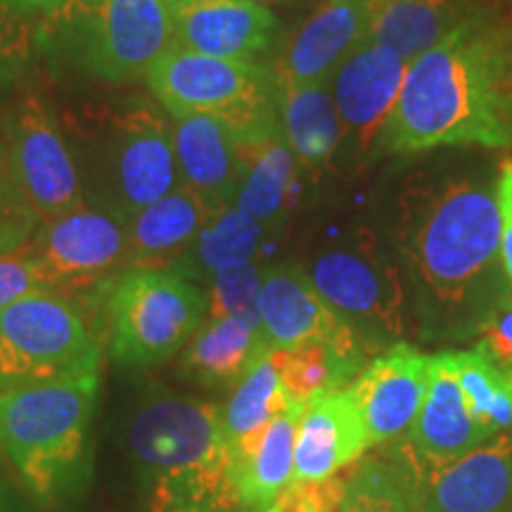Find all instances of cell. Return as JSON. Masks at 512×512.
<instances>
[{
  "mask_svg": "<svg viewBox=\"0 0 512 512\" xmlns=\"http://www.w3.org/2000/svg\"><path fill=\"white\" fill-rule=\"evenodd\" d=\"M287 406H290V399L285 394L283 380H280L271 354H266L235 387L233 399L223 411L228 446L264 430L268 422L283 413Z\"/></svg>",
  "mask_w": 512,
  "mask_h": 512,
  "instance_id": "32",
  "label": "cell"
},
{
  "mask_svg": "<svg viewBox=\"0 0 512 512\" xmlns=\"http://www.w3.org/2000/svg\"><path fill=\"white\" fill-rule=\"evenodd\" d=\"M176 43L223 60H254L278 27L271 8L249 0H192L174 12Z\"/></svg>",
  "mask_w": 512,
  "mask_h": 512,
  "instance_id": "21",
  "label": "cell"
},
{
  "mask_svg": "<svg viewBox=\"0 0 512 512\" xmlns=\"http://www.w3.org/2000/svg\"><path fill=\"white\" fill-rule=\"evenodd\" d=\"M261 268L252 261L228 266L211 275L209 287V318H235L252 330H261L259 318V290Z\"/></svg>",
  "mask_w": 512,
  "mask_h": 512,
  "instance_id": "33",
  "label": "cell"
},
{
  "mask_svg": "<svg viewBox=\"0 0 512 512\" xmlns=\"http://www.w3.org/2000/svg\"><path fill=\"white\" fill-rule=\"evenodd\" d=\"M373 15L366 0H325L287 38L275 83H330L342 62L368 38Z\"/></svg>",
  "mask_w": 512,
  "mask_h": 512,
  "instance_id": "18",
  "label": "cell"
},
{
  "mask_svg": "<svg viewBox=\"0 0 512 512\" xmlns=\"http://www.w3.org/2000/svg\"><path fill=\"white\" fill-rule=\"evenodd\" d=\"M60 294V287L29 247L0 256V311L31 294Z\"/></svg>",
  "mask_w": 512,
  "mask_h": 512,
  "instance_id": "34",
  "label": "cell"
},
{
  "mask_svg": "<svg viewBox=\"0 0 512 512\" xmlns=\"http://www.w3.org/2000/svg\"><path fill=\"white\" fill-rule=\"evenodd\" d=\"M408 64L394 50L366 38L332 76L330 91L339 128L361 155L382 147L384 128L392 119Z\"/></svg>",
  "mask_w": 512,
  "mask_h": 512,
  "instance_id": "14",
  "label": "cell"
},
{
  "mask_svg": "<svg viewBox=\"0 0 512 512\" xmlns=\"http://www.w3.org/2000/svg\"><path fill=\"white\" fill-rule=\"evenodd\" d=\"M510 100H512V79H510Z\"/></svg>",
  "mask_w": 512,
  "mask_h": 512,
  "instance_id": "45",
  "label": "cell"
},
{
  "mask_svg": "<svg viewBox=\"0 0 512 512\" xmlns=\"http://www.w3.org/2000/svg\"><path fill=\"white\" fill-rule=\"evenodd\" d=\"M512 100L498 36L463 22L408 64L382 147L413 155L444 145L505 147Z\"/></svg>",
  "mask_w": 512,
  "mask_h": 512,
  "instance_id": "2",
  "label": "cell"
},
{
  "mask_svg": "<svg viewBox=\"0 0 512 512\" xmlns=\"http://www.w3.org/2000/svg\"><path fill=\"white\" fill-rule=\"evenodd\" d=\"M36 226L38 219L12 178L8 157H0V256L27 247Z\"/></svg>",
  "mask_w": 512,
  "mask_h": 512,
  "instance_id": "35",
  "label": "cell"
},
{
  "mask_svg": "<svg viewBox=\"0 0 512 512\" xmlns=\"http://www.w3.org/2000/svg\"><path fill=\"white\" fill-rule=\"evenodd\" d=\"M249 3H256V5H264V8H271V5L283 3V0H249Z\"/></svg>",
  "mask_w": 512,
  "mask_h": 512,
  "instance_id": "42",
  "label": "cell"
},
{
  "mask_svg": "<svg viewBox=\"0 0 512 512\" xmlns=\"http://www.w3.org/2000/svg\"><path fill=\"white\" fill-rule=\"evenodd\" d=\"M110 356L124 368H152L176 356L202 328L209 294L169 268H128L105 297Z\"/></svg>",
  "mask_w": 512,
  "mask_h": 512,
  "instance_id": "5",
  "label": "cell"
},
{
  "mask_svg": "<svg viewBox=\"0 0 512 512\" xmlns=\"http://www.w3.org/2000/svg\"><path fill=\"white\" fill-rule=\"evenodd\" d=\"M242 155H245V178L235 207L259 226H273L287 207L294 169H297V159L285 143L283 128L275 126L252 136H242Z\"/></svg>",
  "mask_w": 512,
  "mask_h": 512,
  "instance_id": "25",
  "label": "cell"
},
{
  "mask_svg": "<svg viewBox=\"0 0 512 512\" xmlns=\"http://www.w3.org/2000/svg\"><path fill=\"white\" fill-rule=\"evenodd\" d=\"M366 451V430L351 387L320 392L304 403L299 418L292 482L337 477Z\"/></svg>",
  "mask_w": 512,
  "mask_h": 512,
  "instance_id": "19",
  "label": "cell"
},
{
  "mask_svg": "<svg viewBox=\"0 0 512 512\" xmlns=\"http://www.w3.org/2000/svg\"><path fill=\"white\" fill-rule=\"evenodd\" d=\"M304 403H290L264 430L230 446L242 512H264L292 484L294 439Z\"/></svg>",
  "mask_w": 512,
  "mask_h": 512,
  "instance_id": "22",
  "label": "cell"
},
{
  "mask_svg": "<svg viewBox=\"0 0 512 512\" xmlns=\"http://www.w3.org/2000/svg\"><path fill=\"white\" fill-rule=\"evenodd\" d=\"M48 268L60 290L93 285L128 266V221L117 211L81 207L43 223L27 245Z\"/></svg>",
  "mask_w": 512,
  "mask_h": 512,
  "instance_id": "12",
  "label": "cell"
},
{
  "mask_svg": "<svg viewBox=\"0 0 512 512\" xmlns=\"http://www.w3.org/2000/svg\"><path fill=\"white\" fill-rule=\"evenodd\" d=\"M183 185L174 128L155 107L138 105L114 121L98 183V202L126 221Z\"/></svg>",
  "mask_w": 512,
  "mask_h": 512,
  "instance_id": "10",
  "label": "cell"
},
{
  "mask_svg": "<svg viewBox=\"0 0 512 512\" xmlns=\"http://www.w3.org/2000/svg\"><path fill=\"white\" fill-rule=\"evenodd\" d=\"M467 413L486 437L512 430V370L489 361L482 351H448Z\"/></svg>",
  "mask_w": 512,
  "mask_h": 512,
  "instance_id": "28",
  "label": "cell"
},
{
  "mask_svg": "<svg viewBox=\"0 0 512 512\" xmlns=\"http://www.w3.org/2000/svg\"><path fill=\"white\" fill-rule=\"evenodd\" d=\"M344 489H347V475L323 479V482H292L275 505L278 512H339Z\"/></svg>",
  "mask_w": 512,
  "mask_h": 512,
  "instance_id": "36",
  "label": "cell"
},
{
  "mask_svg": "<svg viewBox=\"0 0 512 512\" xmlns=\"http://www.w3.org/2000/svg\"><path fill=\"white\" fill-rule=\"evenodd\" d=\"M219 211L190 185H178L174 192L128 221V268H164L174 264Z\"/></svg>",
  "mask_w": 512,
  "mask_h": 512,
  "instance_id": "23",
  "label": "cell"
},
{
  "mask_svg": "<svg viewBox=\"0 0 512 512\" xmlns=\"http://www.w3.org/2000/svg\"><path fill=\"white\" fill-rule=\"evenodd\" d=\"M411 477L425 512H512V430Z\"/></svg>",
  "mask_w": 512,
  "mask_h": 512,
  "instance_id": "17",
  "label": "cell"
},
{
  "mask_svg": "<svg viewBox=\"0 0 512 512\" xmlns=\"http://www.w3.org/2000/svg\"><path fill=\"white\" fill-rule=\"evenodd\" d=\"M98 389L93 370L0 394V448L41 503L67 501L88 479Z\"/></svg>",
  "mask_w": 512,
  "mask_h": 512,
  "instance_id": "4",
  "label": "cell"
},
{
  "mask_svg": "<svg viewBox=\"0 0 512 512\" xmlns=\"http://www.w3.org/2000/svg\"><path fill=\"white\" fill-rule=\"evenodd\" d=\"M264 512H278V505H275V503H273V505H271V508H266Z\"/></svg>",
  "mask_w": 512,
  "mask_h": 512,
  "instance_id": "44",
  "label": "cell"
},
{
  "mask_svg": "<svg viewBox=\"0 0 512 512\" xmlns=\"http://www.w3.org/2000/svg\"><path fill=\"white\" fill-rule=\"evenodd\" d=\"M501 228L498 195L489 183L456 176L406 185L394 233L422 337L475 335L510 292Z\"/></svg>",
  "mask_w": 512,
  "mask_h": 512,
  "instance_id": "1",
  "label": "cell"
},
{
  "mask_svg": "<svg viewBox=\"0 0 512 512\" xmlns=\"http://www.w3.org/2000/svg\"><path fill=\"white\" fill-rule=\"evenodd\" d=\"M8 166L38 223L83 204L79 169L53 114L38 98L22 100L10 114Z\"/></svg>",
  "mask_w": 512,
  "mask_h": 512,
  "instance_id": "11",
  "label": "cell"
},
{
  "mask_svg": "<svg viewBox=\"0 0 512 512\" xmlns=\"http://www.w3.org/2000/svg\"><path fill=\"white\" fill-rule=\"evenodd\" d=\"M486 439L482 427L467 413L448 351L434 354L425 401L408 430V441L401 446L399 463L411 475H425L463 458Z\"/></svg>",
  "mask_w": 512,
  "mask_h": 512,
  "instance_id": "16",
  "label": "cell"
},
{
  "mask_svg": "<svg viewBox=\"0 0 512 512\" xmlns=\"http://www.w3.org/2000/svg\"><path fill=\"white\" fill-rule=\"evenodd\" d=\"M271 358L290 403H306L328 389H344L361 375V366L332 351L330 344L311 342L297 349H273Z\"/></svg>",
  "mask_w": 512,
  "mask_h": 512,
  "instance_id": "31",
  "label": "cell"
},
{
  "mask_svg": "<svg viewBox=\"0 0 512 512\" xmlns=\"http://www.w3.org/2000/svg\"><path fill=\"white\" fill-rule=\"evenodd\" d=\"M498 207H501V261L512 287V162H505L498 178Z\"/></svg>",
  "mask_w": 512,
  "mask_h": 512,
  "instance_id": "39",
  "label": "cell"
},
{
  "mask_svg": "<svg viewBox=\"0 0 512 512\" xmlns=\"http://www.w3.org/2000/svg\"><path fill=\"white\" fill-rule=\"evenodd\" d=\"M162 3H164L166 8H169L171 12H178L181 8H185V5H188V3H192V0H162Z\"/></svg>",
  "mask_w": 512,
  "mask_h": 512,
  "instance_id": "41",
  "label": "cell"
},
{
  "mask_svg": "<svg viewBox=\"0 0 512 512\" xmlns=\"http://www.w3.org/2000/svg\"><path fill=\"white\" fill-rule=\"evenodd\" d=\"M271 351L264 332L235 318H209L183 351L181 373L200 387L233 389Z\"/></svg>",
  "mask_w": 512,
  "mask_h": 512,
  "instance_id": "24",
  "label": "cell"
},
{
  "mask_svg": "<svg viewBox=\"0 0 512 512\" xmlns=\"http://www.w3.org/2000/svg\"><path fill=\"white\" fill-rule=\"evenodd\" d=\"M100 370V342L60 294H31L0 311V394Z\"/></svg>",
  "mask_w": 512,
  "mask_h": 512,
  "instance_id": "7",
  "label": "cell"
},
{
  "mask_svg": "<svg viewBox=\"0 0 512 512\" xmlns=\"http://www.w3.org/2000/svg\"><path fill=\"white\" fill-rule=\"evenodd\" d=\"M126 439L147 512H242L219 406L176 392L147 394Z\"/></svg>",
  "mask_w": 512,
  "mask_h": 512,
  "instance_id": "3",
  "label": "cell"
},
{
  "mask_svg": "<svg viewBox=\"0 0 512 512\" xmlns=\"http://www.w3.org/2000/svg\"><path fill=\"white\" fill-rule=\"evenodd\" d=\"M60 15L76 22L83 67L112 83L147 79L176 46L174 12L162 0H67Z\"/></svg>",
  "mask_w": 512,
  "mask_h": 512,
  "instance_id": "9",
  "label": "cell"
},
{
  "mask_svg": "<svg viewBox=\"0 0 512 512\" xmlns=\"http://www.w3.org/2000/svg\"><path fill=\"white\" fill-rule=\"evenodd\" d=\"M19 10H43V12H60L67 0H3Z\"/></svg>",
  "mask_w": 512,
  "mask_h": 512,
  "instance_id": "40",
  "label": "cell"
},
{
  "mask_svg": "<svg viewBox=\"0 0 512 512\" xmlns=\"http://www.w3.org/2000/svg\"><path fill=\"white\" fill-rule=\"evenodd\" d=\"M275 95L294 159L309 166L328 162L342 138L330 83H275Z\"/></svg>",
  "mask_w": 512,
  "mask_h": 512,
  "instance_id": "26",
  "label": "cell"
},
{
  "mask_svg": "<svg viewBox=\"0 0 512 512\" xmlns=\"http://www.w3.org/2000/svg\"><path fill=\"white\" fill-rule=\"evenodd\" d=\"M477 349L496 366L512 370V292L486 313L475 332Z\"/></svg>",
  "mask_w": 512,
  "mask_h": 512,
  "instance_id": "38",
  "label": "cell"
},
{
  "mask_svg": "<svg viewBox=\"0 0 512 512\" xmlns=\"http://www.w3.org/2000/svg\"><path fill=\"white\" fill-rule=\"evenodd\" d=\"M261 235H264V226L230 204L200 230L188 252L178 261H188L190 271L197 275H214L228 266L252 261Z\"/></svg>",
  "mask_w": 512,
  "mask_h": 512,
  "instance_id": "29",
  "label": "cell"
},
{
  "mask_svg": "<svg viewBox=\"0 0 512 512\" xmlns=\"http://www.w3.org/2000/svg\"><path fill=\"white\" fill-rule=\"evenodd\" d=\"M145 81L171 119L216 117L242 136L278 126L273 114L275 79L252 60H223L176 43Z\"/></svg>",
  "mask_w": 512,
  "mask_h": 512,
  "instance_id": "6",
  "label": "cell"
},
{
  "mask_svg": "<svg viewBox=\"0 0 512 512\" xmlns=\"http://www.w3.org/2000/svg\"><path fill=\"white\" fill-rule=\"evenodd\" d=\"M366 3H368L373 10H377V8H380V5L384 3V0H366Z\"/></svg>",
  "mask_w": 512,
  "mask_h": 512,
  "instance_id": "43",
  "label": "cell"
},
{
  "mask_svg": "<svg viewBox=\"0 0 512 512\" xmlns=\"http://www.w3.org/2000/svg\"><path fill=\"white\" fill-rule=\"evenodd\" d=\"M174 145L181 178L216 209L238 200L245 178L242 133L216 117H174Z\"/></svg>",
  "mask_w": 512,
  "mask_h": 512,
  "instance_id": "20",
  "label": "cell"
},
{
  "mask_svg": "<svg viewBox=\"0 0 512 512\" xmlns=\"http://www.w3.org/2000/svg\"><path fill=\"white\" fill-rule=\"evenodd\" d=\"M456 0H384L370 24V41L413 62L460 27Z\"/></svg>",
  "mask_w": 512,
  "mask_h": 512,
  "instance_id": "27",
  "label": "cell"
},
{
  "mask_svg": "<svg viewBox=\"0 0 512 512\" xmlns=\"http://www.w3.org/2000/svg\"><path fill=\"white\" fill-rule=\"evenodd\" d=\"M311 283L366 349L406 335L408 302L399 266L368 228L313 261Z\"/></svg>",
  "mask_w": 512,
  "mask_h": 512,
  "instance_id": "8",
  "label": "cell"
},
{
  "mask_svg": "<svg viewBox=\"0 0 512 512\" xmlns=\"http://www.w3.org/2000/svg\"><path fill=\"white\" fill-rule=\"evenodd\" d=\"M432 356L396 342L375 356L351 384L368 448L387 444L411 430L430 384Z\"/></svg>",
  "mask_w": 512,
  "mask_h": 512,
  "instance_id": "15",
  "label": "cell"
},
{
  "mask_svg": "<svg viewBox=\"0 0 512 512\" xmlns=\"http://www.w3.org/2000/svg\"><path fill=\"white\" fill-rule=\"evenodd\" d=\"M31 50V31L12 5L0 0V91L24 67Z\"/></svg>",
  "mask_w": 512,
  "mask_h": 512,
  "instance_id": "37",
  "label": "cell"
},
{
  "mask_svg": "<svg viewBox=\"0 0 512 512\" xmlns=\"http://www.w3.org/2000/svg\"><path fill=\"white\" fill-rule=\"evenodd\" d=\"M259 318L271 349H297L311 342L330 344L332 351L363 368L366 347L339 313L320 297L309 273L294 266H271L261 273Z\"/></svg>",
  "mask_w": 512,
  "mask_h": 512,
  "instance_id": "13",
  "label": "cell"
},
{
  "mask_svg": "<svg viewBox=\"0 0 512 512\" xmlns=\"http://www.w3.org/2000/svg\"><path fill=\"white\" fill-rule=\"evenodd\" d=\"M339 512H425L411 472L399 460H361L347 475Z\"/></svg>",
  "mask_w": 512,
  "mask_h": 512,
  "instance_id": "30",
  "label": "cell"
}]
</instances>
